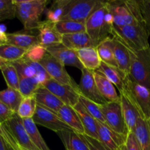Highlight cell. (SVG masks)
I'll return each instance as SVG.
<instances>
[{"label": "cell", "instance_id": "cell-22", "mask_svg": "<svg viewBox=\"0 0 150 150\" xmlns=\"http://www.w3.org/2000/svg\"><path fill=\"white\" fill-rule=\"evenodd\" d=\"M78 57L83 67L91 71H95L99 69L102 61L100 58L97 47H88L78 50Z\"/></svg>", "mask_w": 150, "mask_h": 150}, {"label": "cell", "instance_id": "cell-14", "mask_svg": "<svg viewBox=\"0 0 150 150\" xmlns=\"http://www.w3.org/2000/svg\"><path fill=\"white\" fill-rule=\"evenodd\" d=\"M93 72L86 68L81 70V78L79 84L80 95L98 105H103L108 102L103 98L97 87Z\"/></svg>", "mask_w": 150, "mask_h": 150}, {"label": "cell", "instance_id": "cell-36", "mask_svg": "<svg viewBox=\"0 0 150 150\" xmlns=\"http://www.w3.org/2000/svg\"><path fill=\"white\" fill-rule=\"evenodd\" d=\"M7 87L18 90L19 88V76L16 67L11 62H7L1 69Z\"/></svg>", "mask_w": 150, "mask_h": 150}, {"label": "cell", "instance_id": "cell-44", "mask_svg": "<svg viewBox=\"0 0 150 150\" xmlns=\"http://www.w3.org/2000/svg\"><path fill=\"white\" fill-rule=\"evenodd\" d=\"M140 5L144 22L150 35V0L140 1Z\"/></svg>", "mask_w": 150, "mask_h": 150}, {"label": "cell", "instance_id": "cell-26", "mask_svg": "<svg viewBox=\"0 0 150 150\" xmlns=\"http://www.w3.org/2000/svg\"><path fill=\"white\" fill-rule=\"evenodd\" d=\"M7 43L20 47L27 51L32 47L40 44V40L38 35H32L29 32H18L7 33Z\"/></svg>", "mask_w": 150, "mask_h": 150}, {"label": "cell", "instance_id": "cell-6", "mask_svg": "<svg viewBox=\"0 0 150 150\" xmlns=\"http://www.w3.org/2000/svg\"><path fill=\"white\" fill-rule=\"evenodd\" d=\"M124 89L139 110L142 118L150 119V89L129 80L127 78Z\"/></svg>", "mask_w": 150, "mask_h": 150}, {"label": "cell", "instance_id": "cell-5", "mask_svg": "<svg viewBox=\"0 0 150 150\" xmlns=\"http://www.w3.org/2000/svg\"><path fill=\"white\" fill-rule=\"evenodd\" d=\"M131 52V67L127 79L150 89V47Z\"/></svg>", "mask_w": 150, "mask_h": 150}, {"label": "cell", "instance_id": "cell-24", "mask_svg": "<svg viewBox=\"0 0 150 150\" xmlns=\"http://www.w3.org/2000/svg\"><path fill=\"white\" fill-rule=\"evenodd\" d=\"M73 108L79 114L84 129V134L93 139L99 140L98 132V121L92 117L85 109L80 102L78 103Z\"/></svg>", "mask_w": 150, "mask_h": 150}, {"label": "cell", "instance_id": "cell-40", "mask_svg": "<svg viewBox=\"0 0 150 150\" xmlns=\"http://www.w3.org/2000/svg\"><path fill=\"white\" fill-rule=\"evenodd\" d=\"M16 18V6L13 0H0V21Z\"/></svg>", "mask_w": 150, "mask_h": 150}, {"label": "cell", "instance_id": "cell-39", "mask_svg": "<svg viewBox=\"0 0 150 150\" xmlns=\"http://www.w3.org/2000/svg\"><path fill=\"white\" fill-rule=\"evenodd\" d=\"M79 102L83 105V106L88 111V113L92 117H94L97 121L105 125V118H104L100 105L95 103V102L90 100L87 99V98H85L81 95H80V97H79Z\"/></svg>", "mask_w": 150, "mask_h": 150}, {"label": "cell", "instance_id": "cell-7", "mask_svg": "<svg viewBox=\"0 0 150 150\" xmlns=\"http://www.w3.org/2000/svg\"><path fill=\"white\" fill-rule=\"evenodd\" d=\"M105 125L115 133L127 137L128 130L125 122L120 100L108 102L103 105H100Z\"/></svg>", "mask_w": 150, "mask_h": 150}, {"label": "cell", "instance_id": "cell-20", "mask_svg": "<svg viewBox=\"0 0 150 150\" xmlns=\"http://www.w3.org/2000/svg\"><path fill=\"white\" fill-rule=\"evenodd\" d=\"M94 78L97 87L103 98L107 102H114L120 100V95L117 93L115 86L98 70L93 72Z\"/></svg>", "mask_w": 150, "mask_h": 150}, {"label": "cell", "instance_id": "cell-33", "mask_svg": "<svg viewBox=\"0 0 150 150\" xmlns=\"http://www.w3.org/2000/svg\"><path fill=\"white\" fill-rule=\"evenodd\" d=\"M26 50L11 44L0 45V58L8 62H13L21 59L25 56Z\"/></svg>", "mask_w": 150, "mask_h": 150}, {"label": "cell", "instance_id": "cell-2", "mask_svg": "<svg viewBox=\"0 0 150 150\" xmlns=\"http://www.w3.org/2000/svg\"><path fill=\"white\" fill-rule=\"evenodd\" d=\"M105 2L108 10L114 17L113 27H122L126 25L144 21L140 1L122 0L108 1Z\"/></svg>", "mask_w": 150, "mask_h": 150}, {"label": "cell", "instance_id": "cell-27", "mask_svg": "<svg viewBox=\"0 0 150 150\" xmlns=\"http://www.w3.org/2000/svg\"><path fill=\"white\" fill-rule=\"evenodd\" d=\"M57 133L65 146L66 150H90L82 134H79L73 130L59 131Z\"/></svg>", "mask_w": 150, "mask_h": 150}, {"label": "cell", "instance_id": "cell-32", "mask_svg": "<svg viewBox=\"0 0 150 150\" xmlns=\"http://www.w3.org/2000/svg\"><path fill=\"white\" fill-rule=\"evenodd\" d=\"M142 150H150V133L147 120L139 117L134 131Z\"/></svg>", "mask_w": 150, "mask_h": 150}, {"label": "cell", "instance_id": "cell-30", "mask_svg": "<svg viewBox=\"0 0 150 150\" xmlns=\"http://www.w3.org/2000/svg\"><path fill=\"white\" fill-rule=\"evenodd\" d=\"M23 97L17 89L7 87L0 91V101L8 106L12 111L17 113Z\"/></svg>", "mask_w": 150, "mask_h": 150}, {"label": "cell", "instance_id": "cell-34", "mask_svg": "<svg viewBox=\"0 0 150 150\" xmlns=\"http://www.w3.org/2000/svg\"><path fill=\"white\" fill-rule=\"evenodd\" d=\"M70 0H57L46 10V20L57 23L61 21Z\"/></svg>", "mask_w": 150, "mask_h": 150}, {"label": "cell", "instance_id": "cell-38", "mask_svg": "<svg viewBox=\"0 0 150 150\" xmlns=\"http://www.w3.org/2000/svg\"><path fill=\"white\" fill-rule=\"evenodd\" d=\"M40 84L35 79L19 76V88L18 91L23 98L31 97L35 95L40 86Z\"/></svg>", "mask_w": 150, "mask_h": 150}, {"label": "cell", "instance_id": "cell-4", "mask_svg": "<svg viewBox=\"0 0 150 150\" xmlns=\"http://www.w3.org/2000/svg\"><path fill=\"white\" fill-rule=\"evenodd\" d=\"M108 11L106 2L100 1L98 6L86 22V32L95 47L112 35L113 26L105 22V16Z\"/></svg>", "mask_w": 150, "mask_h": 150}, {"label": "cell", "instance_id": "cell-42", "mask_svg": "<svg viewBox=\"0 0 150 150\" xmlns=\"http://www.w3.org/2000/svg\"><path fill=\"white\" fill-rule=\"evenodd\" d=\"M125 150H142V146L133 132H129L125 144Z\"/></svg>", "mask_w": 150, "mask_h": 150}, {"label": "cell", "instance_id": "cell-43", "mask_svg": "<svg viewBox=\"0 0 150 150\" xmlns=\"http://www.w3.org/2000/svg\"><path fill=\"white\" fill-rule=\"evenodd\" d=\"M0 136L5 141L9 149H11L13 150H21L20 149V147L18 146V144L15 142V140L12 137L11 135L7 131V130L4 128L3 125H1V123H0Z\"/></svg>", "mask_w": 150, "mask_h": 150}, {"label": "cell", "instance_id": "cell-11", "mask_svg": "<svg viewBox=\"0 0 150 150\" xmlns=\"http://www.w3.org/2000/svg\"><path fill=\"white\" fill-rule=\"evenodd\" d=\"M32 119L36 125L43 126L56 133L72 130V129L61 120L57 113L38 104H37L36 110Z\"/></svg>", "mask_w": 150, "mask_h": 150}, {"label": "cell", "instance_id": "cell-17", "mask_svg": "<svg viewBox=\"0 0 150 150\" xmlns=\"http://www.w3.org/2000/svg\"><path fill=\"white\" fill-rule=\"evenodd\" d=\"M98 132L99 141L109 150H118L125 144V136L115 133L106 125L98 121Z\"/></svg>", "mask_w": 150, "mask_h": 150}, {"label": "cell", "instance_id": "cell-3", "mask_svg": "<svg viewBox=\"0 0 150 150\" xmlns=\"http://www.w3.org/2000/svg\"><path fill=\"white\" fill-rule=\"evenodd\" d=\"M48 2V0H13L16 17L21 22L25 31L38 29L42 13Z\"/></svg>", "mask_w": 150, "mask_h": 150}, {"label": "cell", "instance_id": "cell-49", "mask_svg": "<svg viewBox=\"0 0 150 150\" xmlns=\"http://www.w3.org/2000/svg\"><path fill=\"white\" fill-rule=\"evenodd\" d=\"M7 62H8L5 61V60H4V59H3L0 58V69H1V67H2L4 65V64H7Z\"/></svg>", "mask_w": 150, "mask_h": 150}, {"label": "cell", "instance_id": "cell-45", "mask_svg": "<svg viewBox=\"0 0 150 150\" xmlns=\"http://www.w3.org/2000/svg\"><path fill=\"white\" fill-rule=\"evenodd\" d=\"M16 114L8 106L0 101V123L1 125L7 122Z\"/></svg>", "mask_w": 150, "mask_h": 150}, {"label": "cell", "instance_id": "cell-12", "mask_svg": "<svg viewBox=\"0 0 150 150\" xmlns=\"http://www.w3.org/2000/svg\"><path fill=\"white\" fill-rule=\"evenodd\" d=\"M16 67L19 76L35 79L40 85H43L51 77L39 62H35L23 57L18 61L11 62Z\"/></svg>", "mask_w": 150, "mask_h": 150}, {"label": "cell", "instance_id": "cell-15", "mask_svg": "<svg viewBox=\"0 0 150 150\" xmlns=\"http://www.w3.org/2000/svg\"><path fill=\"white\" fill-rule=\"evenodd\" d=\"M45 49L48 54L58 59L64 66H71L76 67L80 70L84 68L78 57L76 51L70 49L67 47L64 46L62 43L55 44L45 47Z\"/></svg>", "mask_w": 150, "mask_h": 150}, {"label": "cell", "instance_id": "cell-19", "mask_svg": "<svg viewBox=\"0 0 150 150\" xmlns=\"http://www.w3.org/2000/svg\"><path fill=\"white\" fill-rule=\"evenodd\" d=\"M112 41L114 57L118 68L128 76L132 62L130 50L114 35H112Z\"/></svg>", "mask_w": 150, "mask_h": 150}, {"label": "cell", "instance_id": "cell-31", "mask_svg": "<svg viewBox=\"0 0 150 150\" xmlns=\"http://www.w3.org/2000/svg\"><path fill=\"white\" fill-rule=\"evenodd\" d=\"M100 58L103 62L113 66V67H118L116 62L115 57L114 53V46H113L112 36L107 38L101 43L97 46Z\"/></svg>", "mask_w": 150, "mask_h": 150}, {"label": "cell", "instance_id": "cell-48", "mask_svg": "<svg viewBox=\"0 0 150 150\" xmlns=\"http://www.w3.org/2000/svg\"><path fill=\"white\" fill-rule=\"evenodd\" d=\"M0 150H8V146L5 141L1 136H0Z\"/></svg>", "mask_w": 150, "mask_h": 150}, {"label": "cell", "instance_id": "cell-23", "mask_svg": "<svg viewBox=\"0 0 150 150\" xmlns=\"http://www.w3.org/2000/svg\"><path fill=\"white\" fill-rule=\"evenodd\" d=\"M57 114L61 120L67 125L72 130L79 134H84V129L82 125L80 117L73 107L64 105Z\"/></svg>", "mask_w": 150, "mask_h": 150}, {"label": "cell", "instance_id": "cell-1", "mask_svg": "<svg viewBox=\"0 0 150 150\" xmlns=\"http://www.w3.org/2000/svg\"><path fill=\"white\" fill-rule=\"evenodd\" d=\"M112 35L117 37L133 52L149 48V33L144 21L122 27H113Z\"/></svg>", "mask_w": 150, "mask_h": 150}, {"label": "cell", "instance_id": "cell-52", "mask_svg": "<svg viewBox=\"0 0 150 150\" xmlns=\"http://www.w3.org/2000/svg\"><path fill=\"white\" fill-rule=\"evenodd\" d=\"M8 150H13V149H9V148H8Z\"/></svg>", "mask_w": 150, "mask_h": 150}, {"label": "cell", "instance_id": "cell-28", "mask_svg": "<svg viewBox=\"0 0 150 150\" xmlns=\"http://www.w3.org/2000/svg\"><path fill=\"white\" fill-rule=\"evenodd\" d=\"M98 70L102 73L115 86V87L118 89L120 92L124 89L125 83L127 76L118 67L108 65L102 62Z\"/></svg>", "mask_w": 150, "mask_h": 150}, {"label": "cell", "instance_id": "cell-29", "mask_svg": "<svg viewBox=\"0 0 150 150\" xmlns=\"http://www.w3.org/2000/svg\"><path fill=\"white\" fill-rule=\"evenodd\" d=\"M22 121L32 143L40 150H51L41 136L33 119H22Z\"/></svg>", "mask_w": 150, "mask_h": 150}, {"label": "cell", "instance_id": "cell-13", "mask_svg": "<svg viewBox=\"0 0 150 150\" xmlns=\"http://www.w3.org/2000/svg\"><path fill=\"white\" fill-rule=\"evenodd\" d=\"M42 86L57 96L64 105L74 107L79 102V89H76L70 85L59 83L52 79L48 80Z\"/></svg>", "mask_w": 150, "mask_h": 150}, {"label": "cell", "instance_id": "cell-46", "mask_svg": "<svg viewBox=\"0 0 150 150\" xmlns=\"http://www.w3.org/2000/svg\"><path fill=\"white\" fill-rule=\"evenodd\" d=\"M82 136L90 150H109L98 139L89 137L85 134H82Z\"/></svg>", "mask_w": 150, "mask_h": 150}, {"label": "cell", "instance_id": "cell-9", "mask_svg": "<svg viewBox=\"0 0 150 150\" xmlns=\"http://www.w3.org/2000/svg\"><path fill=\"white\" fill-rule=\"evenodd\" d=\"M3 126L11 135L21 150H40L31 141L23 125L22 119L17 114L3 124Z\"/></svg>", "mask_w": 150, "mask_h": 150}, {"label": "cell", "instance_id": "cell-50", "mask_svg": "<svg viewBox=\"0 0 150 150\" xmlns=\"http://www.w3.org/2000/svg\"><path fill=\"white\" fill-rule=\"evenodd\" d=\"M118 150H125V144L122 145V146H120V147L119 148Z\"/></svg>", "mask_w": 150, "mask_h": 150}, {"label": "cell", "instance_id": "cell-41", "mask_svg": "<svg viewBox=\"0 0 150 150\" xmlns=\"http://www.w3.org/2000/svg\"><path fill=\"white\" fill-rule=\"evenodd\" d=\"M46 54L47 51L45 47L38 44L27 50L24 57L32 62H40Z\"/></svg>", "mask_w": 150, "mask_h": 150}, {"label": "cell", "instance_id": "cell-37", "mask_svg": "<svg viewBox=\"0 0 150 150\" xmlns=\"http://www.w3.org/2000/svg\"><path fill=\"white\" fill-rule=\"evenodd\" d=\"M37 102L35 95L23 98L16 114L21 119L32 118L35 113Z\"/></svg>", "mask_w": 150, "mask_h": 150}, {"label": "cell", "instance_id": "cell-47", "mask_svg": "<svg viewBox=\"0 0 150 150\" xmlns=\"http://www.w3.org/2000/svg\"><path fill=\"white\" fill-rule=\"evenodd\" d=\"M7 33L6 32V27L3 25L0 26V45L7 44Z\"/></svg>", "mask_w": 150, "mask_h": 150}, {"label": "cell", "instance_id": "cell-51", "mask_svg": "<svg viewBox=\"0 0 150 150\" xmlns=\"http://www.w3.org/2000/svg\"><path fill=\"white\" fill-rule=\"evenodd\" d=\"M148 124H149V133H150V119L148 120Z\"/></svg>", "mask_w": 150, "mask_h": 150}, {"label": "cell", "instance_id": "cell-18", "mask_svg": "<svg viewBox=\"0 0 150 150\" xmlns=\"http://www.w3.org/2000/svg\"><path fill=\"white\" fill-rule=\"evenodd\" d=\"M39 34L40 44L43 47H48L55 44L62 43V35L57 30L55 23L48 20L42 21L40 23L38 29Z\"/></svg>", "mask_w": 150, "mask_h": 150}, {"label": "cell", "instance_id": "cell-21", "mask_svg": "<svg viewBox=\"0 0 150 150\" xmlns=\"http://www.w3.org/2000/svg\"><path fill=\"white\" fill-rule=\"evenodd\" d=\"M35 97L37 104L56 113H58L60 108L64 105L57 96L45 89L42 85L35 92Z\"/></svg>", "mask_w": 150, "mask_h": 150}, {"label": "cell", "instance_id": "cell-10", "mask_svg": "<svg viewBox=\"0 0 150 150\" xmlns=\"http://www.w3.org/2000/svg\"><path fill=\"white\" fill-rule=\"evenodd\" d=\"M39 63L46 70L51 79L59 83L70 85L76 89H79V84H77L68 74L64 64L48 52Z\"/></svg>", "mask_w": 150, "mask_h": 150}, {"label": "cell", "instance_id": "cell-25", "mask_svg": "<svg viewBox=\"0 0 150 150\" xmlns=\"http://www.w3.org/2000/svg\"><path fill=\"white\" fill-rule=\"evenodd\" d=\"M62 43L64 46L74 51L95 46L86 32L62 35Z\"/></svg>", "mask_w": 150, "mask_h": 150}, {"label": "cell", "instance_id": "cell-16", "mask_svg": "<svg viewBox=\"0 0 150 150\" xmlns=\"http://www.w3.org/2000/svg\"><path fill=\"white\" fill-rule=\"evenodd\" d=\"M120 100L128 133H134L138 120L139 117H142L140 113L124 89L120 92Z\"/></svg>", "mask_w": 150, "mask_h": 150}, {"label": "cell", "instance_id": "cell-35", "mask_svg": "<svg viewBox=\"0 0 150 150\" xmlns=\"http://www.w3.org/2000/svg\"><path fill=\"white\" fill-rule=\"evenodd\" d=\"M55 26L59 33L62 35L86 32V23L74 21H61L55 23Z\"/></svg>", "mask_w": 150, "mask_h": 150}, {"label": "cell", "instance_id": "cell-8", "mask_svg": "<svg viewBox=\"0 0 150 150\" xmlns=\"http://www.w3.org/2000/svg\"><path fill=\"white\" fill-rule=\"evenodd\" d=\"M99 1L98 0H70L62 21H74L86 23Z\"/></svg>", "mask_w": 150, "mask_h": 150}]
</instances>
